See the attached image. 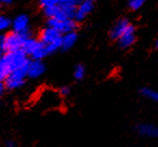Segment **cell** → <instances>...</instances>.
Wrapping results in <instances>:
<instances>
[{"label":"cell","mask_w":158,"mask_h":147,"mask_svg":"<svg viewBox=\"0 0 158 147\" xmlns=\"http://www.w3.org/2000/svg\"><path fill=\"white\" fill-rule=\"evenodd\" d=\"M3 54H5V53L2 52V50H1V49H0V59H1V57L3 56Z\"/></svg>","instance_id":"cell-29"},{"label":"cell","mask_w":158,"mask_h":147,"mask_svg":"<svg viewBox=\"0 0 158 147\" xmlns=\"http://www.w3.org/2000/svg\"><path fill=\"white\" fill-rule=\"evenodd\" d=\"M29 22H31V18H29V16L27 14H19L11 22V28L13 29L12 31L19 34L29 31H31Z\"/></svg>","instance_id":"cell-7"},{"label":"cell","mask_w":158,"mask_h":147,"mask_svg":"<svg viewBox=\"0 0 158 147\" xmlns=\"http://www.w3.org/2000/svg\"><path fill=\"white\" fill-rule=\"evenodd\" d=\"M11 72L10 68L8 67V65L6 64V62L2 59V57L0 59V82H3L6 80V78L9 76V74Z\"/></svg>","instance_id":"cell-17"},{"label":"cell","mask_w":158,"mask_h":147,"mask_svg":"<svg viewBox=\"0 0 158 147\" xmlns=\"http://www.w3.org/2000/svg\"><path fill=\"white\" fill-rule=\"evenodd\" d=\"M2 59L6 62L10 70L13 71V70L20 69V68H24L28 63L29 57L25 54L22 49H20V50L13 51V52L5 53Z\"/></svg>","instance_id":"cell-2"},{"label":"cell","mask_w":158,"mask_h":147,"mask_svg":"<svg viewBox=\"0 0 158 147\" xmlns=\"http://www.w3.org/2000/svg\"><path fill=\"white\" fill-rule=\"evenodd\" d=\"M11 22L12 20L8 18L7 15L0 14V33L1 31H7L9 28H11Z\"/></svg>","instance_id":"cell-18"},{"label":"cell","mask_w":158,"mask_h":147,"mask_svg":"<svg viewBox=\"0 0 158 147\" xmlns=\"http://www.w3.org/2000/svg\"><path fill=\"white\" fill-rule=\"evenodd\" d=\"M38 44H39V40L38 39H36V38H34V37L27 38V39L24 41V43H23L22 50L24 51L25 54L29 57L31 53L34 52V50L37 48Z\"/></svg>","instance_id":"cell-14"},{"label":"cell","mask_w":158,"mask_h":147,"mask_svg":"<svg viewBox=\"0 0 158 147\" xmlns=\"http://www.w3.org/2000/svg\"><path fill=\"white\" fill-rule=\"evenodd\" d=\"M72 93V89L68 86H63L60 88L59 90V95L60 96H68Z\"/></svg>","instance_id":"cell-25"},{"label":"cell","mask_w":158,"mask_h":147,"mask_svg":"<svg viewBox=\"0 0 158 147\" xmlns=\"http://www.w3.org/2000/svg\"><path fill=\"white\" fill-rule=\"evenodd\" d=\"M136 132L143 137L156 138L158 136V128L153 123L142 122L136 125Z\"/></svg>","instance_id":"cell-11"},{"label":"cell","mask_w":158,"mask_h":147,"mask_svg":"<svg viewBox=\"0 0 158 147\" xmlns=\"http://www.w3.org/2000/svg\"><path fill=\"white\" fill-rule=\"evenodd\" d=\"M26 66L24 68H20V69L13 70V71L10 72L9 76L3 81L6 89H8V90H18V89L22 88L24 86L27 78Z\"/></svg>","instance_id":"cell-3"},{"label":"cell","mask_w":158,"mask_h":147,"mask_svg":"<svg viewBox=\"0 0 158 147\" xmlns=\"http://www.w3.org/2000/svg\"><path fill=\"white\" fill-rule=\"evenodd\" d=\"M62 11L64 12L67 20H74L76 15V8L75 7H68V6H60Z\"/></svg>","instance_id":"cell-21"},{"label":"cell","mask_w":158,"mask_h":147,"mask_svg":"<svg viewBox=\"0 0 158 147\" xmlns=\"http://www.w3.org/2000/svg\"><path fill=\"white\" fill-rule=\"evenodd\" d=\"M146 0H128V8L131 11H138L145 5Z\"/></svg>","instance_id":"cell-20"},{"label":"cell","mask_w":158,"mask_h":147,"mask_svg":"<svg viewBox=\"0 0 158 147\" xmlns=\"http://www.w3.org/2000/svg\"><path fill=\"white\" fill-rule=\"evenodd\" d=\"M94 9V3L89 1V0H84L78 7L76 8V15H75L74 20L77 23L84 22L86 18L93 11Z\"/></svg>","instance_id":"cell-9"},{"label":"cell","mask_w":158,"mask_h":147,"mask_svg":"<svg viewBox=\"0 0 158 147\" xmlns=\"http://www.w3.org/2000/svg\"><path fill=\"white\" fill-rule=\"evenodd\" d=\"M84 0H57L59 6H68V7L77 8Z\"/></svg>","instance_id":"cell-23"},{"label":"cell","mask_w":158,"mask_h":147,"mask_svg":"<svg viewBox=\"0 0 158 147\" xmlns=\"http://www.w3.org/2000/svg\"><path fill=\"white\" fill-rule=\"evenodd\" d=\"M85 76H86V67L81 64H78L74 69V78L76 80H81L85 78Z\"/></svg>","instance_id":"cell-19"},{"label":"cell","mask_w":158,"mask_h":147,"mask_svg":"<svg viewBox=\"0 0 158 147\" xmlns=\"http://www.w3.org/2000/svg\"><path fill=\"white\" fill-rule=\"evenodd\" d=\"M140 94L142 95V96H144L145 99L151 100V101H154V102L158 101V93L156 92L155 90H153L152 88H148V87H143V88H141Z\"/></svg>","instance_id":"cell-16"},{"label":"cell","mask_w":158,"mask_h":147,"mask_svg":"<svg viewBox=\"0 0 158 147\" xmlns=\"http://www.w3.org/2000/svg\"><path fill=\"white\" fill-rule=\"evenodd\" d=\"M0 11H1V6H0Z\"/></svg>","instance_id":"cell-33"},{"label":"cell","mask_w":158,"mask_h":147,"mask_svg":"<svg viewBox=\"0 0 158 147\" xmlns=\"http://www.w3.org/2000/svg\"><path fill=\"white\" fill-rule=\"evenodd\" d=\"M46 56H48L46 51V47L44 44H42L41 42L39 41V44L37 46V48L34 50V52L31 54V59H35V61H42Z\"/></svg>","instance_id":"cell-15"},{"label":"cell","mask_w":158,"mask_h":147,"mask_svg":"<svg viewBox=\"0 0 158 147\" xmlns=\"http://www.w3.org/2000/svg\"><path fill=\"white\" fill-rule=\"evenodd\" d=\"M47 26L56 29L61 35H64V34L77 31L78 23L75 20H66L63 21V22H60V21L55 20V18H48L47 20Z\"/></svg>","instance_id":"cell-4"},{"label":"cell","mask_w":158,"mask_h":147,"mask_svg":"<svg viewBox=\"0 0 158 147\" xmlns=\"http://www.w3.org/2000/svg\"><path fill=\"white\" fill-rule=\"evenodd\" d=\"M77 40H78V34H77V31L64 34V35H62L61 38V49L63 51L69 50V49H72L76 44Z\"/></svg>","instance_id":"cell-12"},{"label":"cell","mask_w":158,"mask_h":147,"mask_svg":"<svg viewBox=\"0 0 158 147\" xmlns=\"http://www.w3.org/2000/svg\"><path fill=\"white\" fill-rule=\"evenodd\" d=\"M89 1H91V2H93V3H94L95 1H97V0H89Z\"/></svg>","instance_id":"cell-31"},{"label":"cell","mask_w":158,"mask_h":147,"mask_svg":"<svg viewBox=\"0 0 158 147\" xmlns=\"http://www.w3.org/2000/svg\"><path fill=\"white\" fill-rule=\"evenodd\" d=\"M5 90H6V88H5V84H3V82H0V97L2 96Z\"/></svg>","instance_id":"cell-28"},{"label":"cell","mask_w":158,"mask_h":147,"mask_svg":"<svg viewBox=\"0 0 158 147\" xmlns=\"http://www.w3.org/2000/svg\"><path fill=\"white\" fill-rule=\"evenodd\" d=\"M157 47H158V41L155 40V49H157Z\"/></svg>","instance_id":"cell-30"},{"label":"cell","mask_w":158,"mask_h":147,"mask_svg":"<svg viewBox=\"0 0 158 147\" xmlns=\"http://www.w3.org/2000/svg\"><path fill=\"white\" fill-rule=\"evenodd\" d=\"M6 147H19V146H18V144H16L15 141L9 140L6 142Z\"/></svg>","instance_id":"cell-26"},{"label":"cell","mask_w":158,"mask_h":147,"mask_svg":"<svg viewBox=\"0 0 158 147\" xmlns=\"http://www.w3.org/2000/svg\"><path fill=\"white\" fill-rule=\"evenodd\" d=\"M60 9V6H52V7H48V8H44L42 11H44V14L47 16V18H53L55 15H56L57 11Z\"/></svg>","instance_id":"cell-22"},{"label":"cell","mask_w":158,"mask_h":147,"mask_svg":"<svg viewBox=\"0 0 158 147\" xmlns=\"http://www.w3.org/2000/svg\"><path fill=\"white\" fill-rule=\"evenodd\" d=\"M31 37H33V33L31 31L21 34L14 33V31L8 33L1 37L0 49L2 50L3 53H9L16 50H20V49H22V46L25 40Z\"/></svg>","instance_id":"cell-1"},{"label":"cell","mask_w":158,"mask_h":147,"mask_svg":"<svg viewBox=\"0 0 158 147\" xmlns=\"http://www.w3.org/2000/svg\"><path fill=\"white\" fill-rule=\"evenodd\" d=\"M40 7L44 9V8L52 7V6L57 5V0H39Z\"/></svg>","instance_id":"cell-24"},{"label":"cell","mask_w":158,"mask_h":147,"mask_svg":"<svg viewBox=\"0 0 158 147\" xmlns=\"http://www.w3.org/2000/svg\"><path fill=\"white\" fill-rule=\"evenodd\" d=\"M13 2V0H0V6H10Z\"/></svg>","instance_id":"cell-27"},{"label":"cell","mask_w":158,"mask_h":147,"mask_svg":"<svg viewBox=\"0 0 158 147\" xmlns=\"http://www.w3.org/2000/svg\"><path fill=\"white\" fill-rule=\"evenodd\" d=\"M130 21L127 18H121L117 21L114 24V26L112 27V29L110 31V38L112 40H118L120 38V36L125 33V31L127 29V27L129 26Z\"/></svg>","instance_id":"cell-10"},{"label":"cell","mask_w":158,"mask_h":147,"mask_svg":"<svg viewBox=\"0 0 158 147\" xmlns=\"http://www.w3.org/2000/svg\"><path fill=\"white\" fill-rule=\"evenodd\" d=\"M60 102V95L59 93H54L52 91H48V92L44 93L41 96V101L40 103L44 106H46L47 108L54 107V106L59 105Z\"/></svg>","instance_id":"cell-13"},{"label":"cell","mask_w":158,"mask_h":147,"mask_svg":"<svg viewBox=\"0 0 158 147\" xmlns=\"http://www.w3.org/2000/svg\"><path fill=\"white\" fill-rule=\"evenodd\" d=\"M46 71V65L42 61H35L29 59L26 66V75L31 79H37L41 77Z\"/></svg>","instance_id":"cell-6"},{"label":"cell","mask_w":158,"mask_h":147,"mask_svg":"<svg viewBox=\"0 0 158 147\" xmlns=\"http://www.w3.org/2000/svg\"><path fill=\"white\" fill-rule=\"evenodd\" d=\"M1 37H2V36H1V35H0V41H1Z\"/></svg>","instance_id":"cell-32"},{"label":"cell","mask_w":158,"mask_h":147,"mask_svg":"<svg viewBox=\"0 0 158 147\" xmlns=\"http://www.w3.org/2000/svg\"><path fill=\"white\" fill-rule=\"evenodd\" d=\"M62 37V35L54 28H51V27H44L39 34V41L41 42L44 46H48L50 43H53V42L60 40Z\"/></svg>","instance_id":"cell-8"},{"label":"cell","mask_w":158,"mask_h":147,"mask_svg":"<svg viewBox=\"0 0 158 147\" xmlns=\"http://www.w3.org/2000/svg\"><path fill=\"white\" fill-rule=\"evenodd\" d=\"M135 41H136V29L135 26L130 23L129 26L125 31V33L117 40V43H118L119 48L126 50V49H129L130 47L133 46L135 43Z\"/></svg>","instance_id":"cell-5"}]
</instances>
